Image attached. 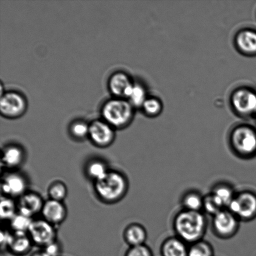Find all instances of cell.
<instances>
[{"label": "cell", "instance_id": "cell-1", "mask_svg": "<svg viewBox=\"0 0 256 256\" xmlns=\"http://www.w3.org/2000/svg\"><path fill=\"white\" fill-rule=\"evenodd\" d=\"M172 227L176 236L190 245L204 240L208 220L203 212L182 209L174 216Z\"/></svg>", "mask_w": 256, "mask_h": 256}, {"label": "cell", "instance_id": "cell-2", "mask_svg": "<svg viewBox=\"0 0 256 256\" xmlns=\"http://www.w3.org/2000/svg\"><path fill=\"white\" fill-rule=\"evenodd\" d=\"M127 178L116 170H110L95 180L94 190L100 199L105 202L114 203L122 200L128 190Z\"/></svg>", "mask_w": 256, "mask_h": 256}, {"label": "cell", "instance_id": "cell-3", "mask_svg": "<svg viewBox=\"0 0 256 256\" xmlns=\"http://www.w3.org/2000/svg\"><path fill=\"white\" fill-rule=\"evenodd\" d=\"M230 146L235 156L242 160L256 158V130L246 125L232 130L230 135Z\"/></svg>", "mask_w": 256, "mask_h": 256}, {"label": "cell", "instance_id": "cell-4", "mask_svg": "<svg viewBox=\"0 0 256 256\" xmlns=\"http://www.w3.org/2000/svg\"><path fill=\"white\" fill-rule=\"evenodd\" d=\"M226 209L240 222H252L256 219V192L249 190L236 192Z\"/></svg>", "mask_w": 256, "mask_h": 256}, {"label": "cell", "instance_id": "cell-5", "mask_svg": "<svg viewBox=\"0 0 256 256\" xmlns=\"http://www.w3.org/2000/svg\"><path fill=\"white\" fill-rule=\"evenodd\" d=\"M102 114L107 124L112 127H124L132 119V105L124 100H110L105 104Z\"/></svg>", "mask_w": 256, "mask_h": 256}, {"label": "cell", "instance_id": "cell-6", "mask_svg": "<svg viewBox=\"0 0 256 256\" xmlns=\"http://www.w3.org/2000/svg\"><path fill=\"white\" fill-rule=\"evenodd\" d=\"M212 218V230L218 238L229 240L239 232L240 220L228 209L222 210Z\"/></svg>", "mask_w": 256, "mask_h": 256}, {"label": "cell", "instance_id": "cell-7", "mask_svg": "<svg viewBox=\"0 0 256 256\" xmlns=\"http://www.w3.org/2000/svg\"><path fill=\"white\" fill-rule=\"evenodd\" d=\"M32 244L44 248L56 242V232L54 226L44 220L32 222L28 232Z\"/></svg>", "mask_w": 256, "mask_h": 256}, {"label": "cell", "instance_id": "cell-8", "mask_svg": "<svg viewBox=\"0 0 256 256\" xmlns=\"http://www.w3.org/2000/svg\"><path fill=\"white\" fill-rule=\"evenodd\" d=\"M232 104L235 112L248 116L256 112V94L246 88L235 90L232 96Z\"/></svg>", "mask_w": 256, "mask_h": 256}, {"label": "cell", "instance_id": "cell-9", "mask_svg": "<svg viewBox=\"0 0 256 256\" xmlns=\"http://www.w3.org/2000/svg\"><path fill=\"white\" fill-rule=\"evenodd\" d=\"M26 110V102L24 97L16 92H9L2 95L0 110L4 116L16 118L21 116Z\"/></svg>", "mask_w": 256, "mask_h": 256}, {"label": "cell", "instance_id": "cell-10", "mask_svg": "<svg viewBox=\"0 0 256 256\" xmlns=\"http://www.w3.org/2000/svg\"><path fill=\"white\" fill-rule=\"evenodd\" d=\"M114 127L107 122L96 121L90 126L89 137L98 147L110 146L114 142Z\"/></svg>", "mask_w": 256, "mask_h": 256}, {"label": "cell", "instance_id": "cell-11", "mask_svg": "<svg viewBox=\"0 0 256 256\" xmlns=\"http://www.w3.org/2000/svg\"><path fill=\"white\" fill-rule=\"evenodd\" d=\"M1 188L5 196L20 198L26 192V180L20 173H8L2 178Z\"/></svg>", "mask_w": 256, "mask_h": 256}, {"label": "cell", "instance_id": "cell-12", "mask_svg": "<svg viewBox=\"0 0 256 256\" xmlns=\"http://www.w3.org/2000/svg\"><path fill=\"white\" fill-rule=\"evenodd\" d=\"M44 203L40 194L34 192H26L20 198L17 204L18 212L32 218L42 212Z\"/></svg>", "mask_w": 256, "mask_h": 256}, {"label": "cell", "instance_id": "cell-13", "mask_svg": "<svg viewBox=\"0 0 256 256\" xmlns=\"http://www.w3.org/2000/svg\"><path fill=\"white\" fill-rule=\"evenodd\" d=\"M42 214L44 220L56 226L62 224L66 220L67 209L64 202L50 199L44 202Z\"/></svg>", "mask_w": 256, "mask_h": 256}, {"label": "cell", "instance_id": "cell-14", "mask_svg": "<svg viewBox=\"0 0 256 256\" xmlns=\"http://www.w3.org/2000/svg\"><path fill=\"white\" fill-rule=\"evenodd\" d=\"M189 244L174 236L166 238L160 245L162 256H188Z\"/></svg>", "mask_w": 256, "mask_h": 256}, {"label": "cell", "instance_id": "cell-15", "mask_svg": "<svg viewBox=\"0 0 256 256\" xmlns=\"http://www.w3.org/2000/svg\"><path fill=\"white\" fill-rule=\"evenodd\" d=\"M124 240L130 247L146 244L148 232L146 228L140 223H132L124 230Z\"/></svg>", "mask_w": 256, "mask_h": 256}, {"label": "cell", "instance_id": "cell-16", "mask_svg": "<svg viewBox=\"0 0 256 256\" xmlns=\"http://www.w3.org/2000/svg\"><path fill=\"white\" fill-rule=\"evenodd\" d=\"M133 84L130 78L124 72H117L110 80V88L118 96L128 98Z\"/></svg>", "mask_w": 256, "mask_h": 256}, {"label": "cell", "instance_id": "cell-17", "mask_svg": "<svg viewBox=\"0 0 256 256\" xmlns=\"http://www.w3.org/2000/svg\"><path fill=\"white\" fill-rule=\"evenodd\" d=\"M236 45L240 52L245 54H256V32L250 30H243L236 36Z\"/></svg>", "mask_w": 256, "mask_h": 256}, {"label": "cell", "instance_id": "cell-18", "mask_svg": "<svg viewBox=\"0 0 256 256\" xmlns=\"http://www.w3.org/2000/svg\"><path fill=\"white\" fill-rule=\"evenodd\" d=\"M32 242L28 233L14 232L12 235L8 250L16 256H24L31 250Z\"/></svg>", "mask_w": 256, "mask_h": 256}, {"label": "cell", "instance_id": "cell-19", "mask_svg": "<svg viewBox=\"0 0 256 256\" xmlns=\"http://www.w3.org/2000/svg\"><path fill=\"white\" fill-rule=\"evenodd\" d=\"M24 152L17 146H9L2 150V163L4 167L15 168L20 166L24 160Z\"/></svg>", "mask_w": 256, "mask_h": 256}, {"label": "cell", "instance_id": "cell-20", "mask_svg": "<svg viewBox=\"0 0 256 256\" xmlns=\"http://www.w3.org/2000/svg\"><path fill=\"white\" fill-rule=\"evenodd\" d=\"M220 206L226 209L234 199L236 192L229 183L220 182L216 184L210 192Z\"/></svg>", "mask_w": 256, "mask_h": 256}, {"label": "cell", "instance_id": "cell-21", "mask_svg": "<svg viewBox=\"0 0 256 256\" xmlns=\"http://www.w3.org/2000/svg\"><path fill=\"white\" fill-rule=\"evenodd\" d=\"M204 196L198 190H192L182 194L180 199L182 209L202 212Z\"/></svg>", "mask_w": 256, "mask_h": 256}, {"label": "cell", "instance_id": "cell-22", "mask_svg": "<svg viewBox=\"0 0 256 256\" xmlns=\"http://www.w3.org/2000/svg\"><path fill=\"white\" fill-rule=\"evenodd\" d=\"M188 256H214V250L209 242L204 240L189 245Z\"/></svg>", "mask_w": 256, "mask_h": 256}, {"label": "cell", "instance_id": "cell-23", "mask_svg": "<svg viewBox=\"0 0 256 256\" xmlns=\"http://www.w3.org/2000/svg\"><path fill=\"white\" fill-rule=\"evenodd\" d=\"M0 215L2 220H10L18 213V206L14 202V198L2 196L0 203Z\"/></svg>", "mask_w": 256, "mask_h": 256}, {"label": "cell", "instance_id": "cell-24", "mask_svg": "<svg viewBox=\"0 0 256 256\" xmlns=\"http://www.w3.org/2000/svg\"><path fill=\"white\" fill-rule=\"evenodd\" d=\"M32 222L34 220L32 218L18 212L10 222L12 229L14 232L28 233Z\"/></svg>", "mask_w": 256, "mask_h": 256}, {"label": "cell", "instance_id": "cell-25", "mask_svg": "<svg viewBox=\"0 0 256 256\" xmlns=\"http://www.w3.org/2000/svg\"><path fill=\"white\" fill-rule=\"evenodd\" d=\"M108 172L106 164L100 160H92L86 167L87 174L94 182L104 176Z\"/></svg>", "mask_w": 256, "mask_h": 256}, {"label": "cell", "instance_id": "cell-26", "mask_svg": "<svg viewBox=\"0 0 256 256\" xmlns=\"http://www.w3.org/2000/svg\"><path fill=\"white\" fill-rule=\"evenodd\" d=\"M223 210H224V208L220 206L212 193L210 192L206 195L204 196L202 212L205 214L212 216L213 217Z\"/></svg>", "mask_w": 256, "mask_h": 256}, {"label": "cell", "instance_id": "cell-27", "mask_svg": "<svg viewBox=\"0 0 256 256\" xmlns=\"http://www.w3.org/2000/svg\"><path fill=\"white\" fill-rule=\"evenodd\" d=\"M48 192L50 199L62 202L67 196L68 189L64 183L56 182L50 186Z\"/></svg>", "mask_w": 256, "mask_h": 256}, {"label": "cell", "instance_id": "cell-28", "mask_svg": "<svg viewBox=\"0 0 256 256\" xmlns=\"http://www.w3.org/2000/svg\"><path fill=\"white\" fill-rule=\"evenodd\" d=\"M128 98L130 99V104L133 106H142L143 104L147 99L144 88L139 84L133 85Z\"/></svg>", "mask_w": 256, "mask_h": 256}, {"label": "cell", "instance_id": "cell-29", "mask_svg": "<svg viewBox=\"0 0 256 256\" xmlns=\"http://www.w3.org/2000/svg\"><path fill=\"white\" fill-rule=\"evenodd\" d=\"M146 114L150 116H155L160 114L162 110V104L159 100L150 98L146 100L142 106Z\"/></svg>", "mask_w": 256, "mask_h": 256}, {"label": "cell", "instance_id": "cell-30", "mask_svg": "<svg viewBox=\"0 0 256 256\" xmlns=\"http://www.w3.org/2000/svg\"><path fill=\"white\" fill-rule=\"evenodd\" d=\"M90 126L84 122H76L71 127V133L76 139L82 140L89 136Z\"/></svg>", "mask_w": 256, "mask_h": 256}, {"label": "cell", "instance_id": "cell-31", "mask_svg": "<svg viewBox=\"0 0 256 256\" xmlns=\"http://www.w3.org/2000/svg\"><path fill=\"white\" fill-rule=\"evenodd\" d=\"M125 256H153L152 249L146 244L130 247Z\"/></svg>", "mask_w": 256, "mask_h": 256}, {"label": "cell", "instance_id": "cell-32", "mask_svg": "<svg viewBox=\"0 0 256 256\" xmlns=\"http://www.w3.org/2000/svg\"><path fill=\"white\" fill-rule=\"evenodd\" d=\"M44 248V252L48 256H60L61 254V246L56 242H52Z\"/></svg>", "mask_w": 256, "mask_h": 256}, {"label": "cell", "instance_id": "cell-33", "mask_svg": "<svg viewBox=\"0 0 256 256\" xmlns=\"http://www.w3.org/2000/svg\"><path fill=\"white\" fill-rule=\"evenodd\" d=\"M11 233L8 232L7 230H2L1 232V246L2 250L8 249L9 244L12 239Z\"/></svg>", "mask_w": 256, "mask_h": 256}, {"label": "cell", "instance_id": "cell-34", "mask_svg": "<svg viewBox=\"0 0 256 256\" xmlns=\"http://www.w3.org/2000/svg\"><path fill=\"white\" fill-rule=\"evenodd\" d=\"M32 256H48L46 253H45L44 250L42 252H38L36 253H34V254H32Z\"/></svg>", "mask_w": 256, "mask_h": 256}]
</instances>
